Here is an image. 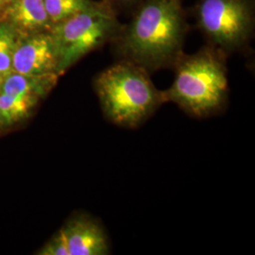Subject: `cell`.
Masks as SVG:
<instances>
[{
  "label": "cell",
  "mask_w": 255,
  "mask_h": 255,
  "mask_svg": "<svg viewBox=\"0 0 255 255\" xmlns=\"http://www.w3.org/2000/svg\"><path fill=\"white\" fill-rule=\"evenodd\" d=\"M197 25L211 46L228 53L246 46L255 28L252 0H200Z\"/></svg>",
  "instance_id": "5b68a950"
},
{
  "label": "cell",
  "mask_w": 255,
  "mask_h": 255,
  "mask_svg": "<svg viewBox=\"0 0 255 255\" xmlns=\"http://www.w3.org/2000/svg\"><path fill=\"white\" fill-rule=\"evenodd\" d=\"M69 255H109L108 238L101 224L86 215H77L62 228Z\"/></svg>",
  "instance_id": "52a82bcc"
},
{
  "label": "cell",
  "mask_w": 255,
  "mask_h": 255,
  "mask_svg": "<svg viewBox=\"0 0 255 255\" xmlns=\"http://www.w3.org/2000/svg\"><path fill=\"white\" fill-rule=\"evenodd\" d=\"M2 79H3V77L0 75V86H1V82H2Z\"/></svg>",
  "instance_id": "9a60e30c"
},
{
  "label": "cell",
  "mask_w": 255,
  "mask_h": 255,
  "mask_svg": "<svg viewBox=\"0 0 255 255\" xmlns=\"http://www.w3.org/2000/svg\"><path fill=\"white\" fill-rule=\"evenodd\" d=\"M0 19L6 21L22 36L50 31L53 27L44 0H14Z\"/></svg>",
  "instance_id": "ba28073f"
},
{
  "label": "cell",
  "mask_w": 255,
  "mask_h": 255,
  "mask_svg": "<svg viewBox=\"0 0 255 255\" xmlns=\"http://www.w3.org/2000/svg\"><path fill=\"white\" fill-rule=\"evenodd\" d=\"M36 254L39 255H69L66 238L63 230L60 229Z\"/></svg>",
  "instance_id": "7c38bea8"
},
{
  "label": "cell",
  "mask_w": 255,
  "mask_h": 255,
  "mask_svg": "<svg viewBox=\"0 0 255 255\" xmlns=\"http://www.w3.org/2000/svg\"><path fill=\"white\" fill-rule=\"evenodd\" d=\"M187 27L182 0H141L111 44L120 60L147 72L173 68L183 54Z\"/></svg>",
  "instance_id": "6da1fadb"
},
{
  "label": "cell",
  "mask_w": 255,
  "mask_h": 255,
  "mask_svg": "<svg viewBox=\"0 0 255 255\" xmlns=\"http://www.w3.org/2000/svg\"><path fill=\"white\" fill-rule=\"evenodd\" d=\"M22 35L0 19V75L5 77L12 72V58Z\"/></svg>",
  "instance_id": "8fae6325"
},
{
  "label": "cell",
  "mask_w": 255,
  "mask_h": 255,
  "mask_svg": "<svg viewBox=\"0 0 255 255\" xmlns=\"http://www.w3.org/2000/svg\"><path fill=\"white\" fill-rule=\"evenodd\" d=\"M215 46L183 54L174 64L175 79L163 91L164 102L171 101L195 118H206L224 108L228 98L226 58Z\"/></svg>",
  "instance_id": "7a4b0ae2"
},
{
  "label": "cell",
  "mask_w": 255,
  "mask_h": 255,
  "mask_svg": "<svg viewBox=\"0 0 255 255\" xmlns=\"http://www.w3.org/2000/svg\"><path fill=\"white\" fill-rule=\"evenodd\" d=\"M94 88L105 118L120 127L140 126L164 103L163 91L155 87L149 72L124 60L99 74Z\"/></svg>",
  "instance_id": "3957f363"
},
{
  "label": "cell",
  "mask_w": 255,
  "mask_h": 255,
  "mask_svg": "<svg viewBox=\"0 0 255 255\" xmlns=\"http://www.w3.org/2000/svg\"><path fill=\"white\" fill-rule=\"evenodd\" d=\"M122 26L114 7L106 0L54 25L50 32L60 56V74L63 75L85 55L111 44Z\"/></svg>",
  "instance_id": "277c9868"
},
{
  "label": "cell",
  "mask_w": 255,
  "mask_h": 255,
  "mask_svg": "<svg viewBox=\"0 0 255 255\" xmlns=\"http://www.w3.org/2000/svg\"><path fill=\"white\" fill-rule=\"evenodd\" d=\"M46 12L54 26L74 15L99 6L101 1L94 0H44Z\"/></svg>",
  "instance_id": "30bf717a"
},
{
  "label": "cell",
  "mask_w": 255,
  "mask_h": 255,
  "mask_svg": "<svg viewBox=\"0 0 255 255\" xmlns=\"http://www.w3.org/2000/svg\"><path fill=\"white\" fill-rule=\"evenodd\" d=\"M13 1L14 0H0V16L13 3Z\"/></svg>",
  "instance_id": "5bb4252c"
},
{
  "label": "cell",
  "mask_w": 255,
  "mask_h": 255,
  "mask_svg": "<svg viewBox=\"0 0 255 255\" xmlns=\"http://www.w3.org/2000/svg\"><path fill=\"white\" fill-rule=\"evenodd\" d=\"M41 100L0 92V128L9 127L30 117Z\"/></svg>",
  "instance_id": "9c48e42d"
},
{
  "label": "cell",
  "mask_w": 255,
  "mask_h": 255,
  "mask_svg": "<svg viewBox=\"0 0 255 255\" xmlns=\"http://www.w3.org/2000/svg\"><path fill=\"white\" fill-rule=\"evenodd\" d=\"M12 72L26 76H62L60 56L50 31L20 37L12 58Z\"/></svg>",
  "instance_id": "8992f818"
},
{
  "label": "cell",
  "mask_w": 255,
  "mask_h": 255,
  "mask_svg": "<svg viewBox=\"0 0 255 255\" xmlns=\"http://www.w3.org/2000/svg\"><path fill=\"white\" fill-rule=\"evenodd\" d=\"M106 1H108L110 4H112L113 7H115V5H119V6L135 5L138 4L141 0H106Z\"/></svg>",
  "instance_id": "4fadbf2b"
}]
</instances>
